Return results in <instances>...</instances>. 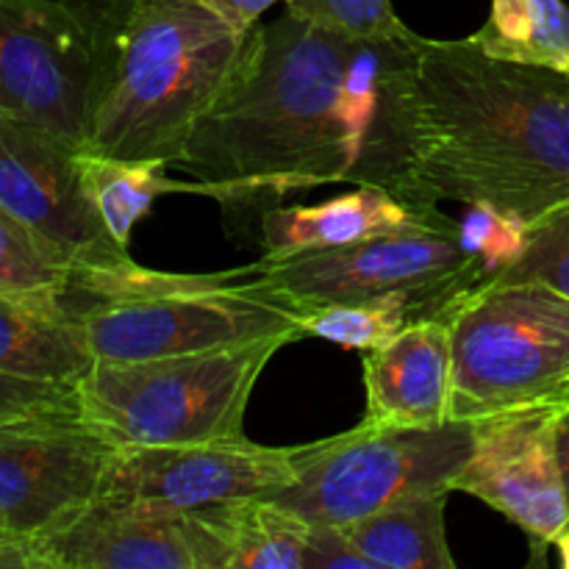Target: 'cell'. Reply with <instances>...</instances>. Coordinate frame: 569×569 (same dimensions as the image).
Segmentation results:
<instances>
[{"mask_svg":"<svg viewBox=\"0 0 569 569\" xmlns=\"http://www.w3.org/2000/svg\"><path fill=\"white\" fill-rule=\"evenodd\" d=\"M553 548L559 550V561H561V567L569 569V528H565V531L559 533V539H556Z\"/></svg>","mask_w":569,"mask_h":569,"instance_id":"1f68e13d","label":"cell"},{"mask_svg":"<svg viewBox=\"0 0 569 569\" xmlns=\"http://www.w3.org/2000/svg\"><path fill=\"white\" fill-rule=\"evenodd\" d=\"M415 161L403 198L489 203L537 226L569 203V76L417 33Z\"/></svg>","mask_w":569,"mask_h":569,"instance_id":"7a4b0ae2","label":"cell"},{"mask_svg":"<svg viewBox=\"0 0 569 569\" xmlns=\"http://www.w3.org/2000/svg\"><path fill=\"white\" fill-rule=\"evenodd\" d=\"M248 33L200 0H94V83L83 150L176 164L242 59Z\"/></svg>","mask_w":569,"mask_h":569,"instance_id":"3957f363","label":"cell"},{"mask_svg":"<svg viewBox=\"0 0 569 569\" xmlns=\"http://www.w3.org/2000/svg\"><path fill=\"white\" fill-rule=\"evenodd\" d=\"M470 39L492 59L548 67L569 76V6L565 0H492L487 22Z\"/></svg>","mask_w":569,"mask_h":569,"instance_id":"44dd1931","label":"cell"},{"mask_svg":"<svg viewBox=\"0 0 569 569\" xmlns=\"http://www.w3.org/2000/svg\"><path fill=\"white\" fill-rule=\"evenodd\" d=\"M472 450V422L353 431L300 445L295 481L272 495L311 526L348 528L406 498L450 489Z\"/></svg>","mask_w":569,"mask_h":569,"instance_id":"52a82bcc","label":"cell"},{"mask_svg":"<svg viewBox=\"0 0 569 569\" xmlns=\"http://www.w3.org/2000/svg\"><path fill=\"white\" fill-rule=\"evenodd\" d=\"M456 239L476 267L478 287L509 270L528 248L531 222L489 203H467L456 217Z\"/></svg>","mask_w":569,"mask_h":569,"instance_id":"603a6c76","label":"cell"},{"mask_svg":"<svg viewBox=\"0 0 569 569\" xmlns=\"http://www.w3.org/2000/svg\"><path fill=\"white\" fill-rule=\"evenodd\" d=\"M495 281H539L569 298V203L531 226L526 253Z\"/></svg>","mask_w":569,"mask_h":569,"instance_id":"484cf974","label":"cell"},{"mask_svg":"<svg viewBox=\"0 0 569 569\" xmlns=\"http://www.w3.org/2000/svg\"><path fill=\"white\" fill-rule=\"evenodd\" d=\"M206 9L214 11L222 22L239 33H250L259 26V17L276 3H289V0H200Z\"/></svg>","mask_w":569,"mask_h":569,"instance_id":"f1b7e54d","label":"cell"},{"mask_svg":"<svg viewBox=\"0 0 569 569\" xmlns=\"http://www.w3.org/2000/svg\"><path fill=\"white\" fill-rule=\"evenodd\" d=\"M64 264L42 239L28 231L9 209L0 206V289L22 295H61L72 281Z\"/></svg>","mask_w":569,"mask_h":569,"instance_id":"cb8c5ba5","label":"cell"},{"mask_svg":"<svg viewBox=\"0 0 569 569\" xmlns=\"http://www.w3.org/2000/svg\"><path fill=\"white\" fill-rule=\"evenodd\" d=\"M94 0H0V111L87 144Z\"/></svg>","mask_w":569,"mask_h":569,"instance_id":"9c48e42d","label":"cell"},{"mask_svg":"<svg viewBox=\"0 0 569 569\" xmlns=\"http://www.w3.org/2000/svg\"><path fill=\"white\" fill-rule=\"evenodd\" d=\"M300 445L267 448L248 437L167 448H114L100 498L170 511H200L272 498L295 481Z\"/></svg>","mask_w":569,"mask_h":569,"instance_id":"4fadbf2b","label":"cell"},{"mask_svg":"<svg viewBox=\"0 0 569 569\" xmlns=\"http://www.w3.org/2000/svg\"><path fill=\"white\" fill-rule=\"evenodd\" d=\"M83 181L87 192L103 220L106 231L117 244L128 248L137 222L153 209L164 194H203L211 198V187L200 181H176L167 176L170 164L164 161H131L109 159L81 150Z\"/></svg>","mask_w":569,"mask_h":569,"instance_id":"ffe728a7","label":"cell"},{"mask_svg":"<svg viewBox=\"0 0 569 569\" xmlns=\"http://www.w3.org/2000/svg\"><path fill=\"white\" fill-rule=\"evenodd\" d=\"M448 495H415L345 531L378 569H456L445 537Z\"/></svg>","mask_w":569,"mask_h":569,"instance_id":"d6986e66","label":"cell"},{"mask_svg":"<svg viewBox=\"0 0 569 569\" xmlns=\"http://www.w3.org/2000/svg\"><path fill=\"white\" fill-rule=\"evenodd\" d=\"M289 339L144 361H92L78 409L114 448H167L244 437L256 381Z\"/></svg>","mask_w":569,"mask_h":569,"instance_id":"5b68a950","label":"cell"},{"mask_svg":"<svg viewBox=\"0 0 569 569\" xmlns=\"http://www.w3.org/2000/svg\"><path fill=\"white\" fill-rule=\"evenodd\" d=\"M61 306L94 361H144L303 337L306 311L267 287L259 264L211 276L128 261L72 272Z\"/></svg>","mask_w":569,"mask_h":569,"instance_id":"277c9868","label":"cell"},{"mask_svg":"<svg viewBox=\"0 0 569 569\" xmlns=\"http://www.w3.org/2000/svg\"><path fill=\"white\" fill-rule=\"evenodd\" d=\"M367 415L361 422L389 428H433L450 420L453 342L442 311L417 317L365 359Z\"/></svg>","mask_w":569,"mask_h":569,"instance_id":"9a60e30c","label":"cell"},{"mask_svg":"<svg viewBox=\"0 0 569 569\" xmlns=\"http://www.w3.org/2000/svg\"><path fill=\"white\" fill-rule=\"evenodd\" d=\"M0 569H31V550L26 537L0 531Z\"/></svg>","mask_w":569,"mask_h":569,"instance_id":"f546056e","label":"cell"},{"mask_svg":"<svg viewBox=\"0 0 569 569\" xmlns=\"http://www.w3.org/2000/svg\"><path fill=\"white\" fill-rule=\"evenodd\" d=\"M453 342L450 420L476 422L569 395V298L539 281H489L442 309Z\"/></svg>","mask_w":569,"mask_h":569,"instance_id":"8992f818","label":"cell"},{"mask_svg":"<svg viewBox=\"0 0 569 569\" xmlns=\"http://www.w3.org/2000/svg\"><path fill=\"white\" fill-rule=\"evenodd\" d=\"M556 448H559V465H561V476H565V489L569 500V398L565 409H561L559 428H556Z\"/></svg>","mask_w":569,"mask_h":569,"instance_id":"4dcf8cb0","label":"cell"},{"mask_svg":"<svg viewBox=\"0 0 569 569\" xmlns=\"http://www.w3.org/2000/svg\"><path fill=\"white\" fill-rule=\"evenodd\" d=\"M92 361L61 306V295L0 289V370L78 383Z\"/></svg>","mask_w":569,"mask_h":569,"instance_id":"ac0fdd59","label":"cell"},{"mask_svg":"<svg viewBox=\"0 0 569 569\" xmlns=\"http://www.w3.org/2000/svg\"><path fill=\"white\" fill-rule=\"evenodd\" d=\"M417 317H428L426 309L417 300L400 298V295L353 300V303H328L306 311L303 337L326 339L345 350L367 353L389 342Z\"/></svg>","mask_w":569,"mask_h":569,"instance_id":"7402d4cb","label":"cell"},{"mask_svg":"<svg viewBox=\"0 0 569 569\" xmlns=\"http://www.w3.org/2000/svg\"><path fill=\"white\" fill-rule=\"evenodd\" d=\"M259 276L303 311L400 295L417 300L426 315H437L450 300L478 287L476 267L456 239V226L392 233L342 248L264 256Z\"/></svg>","mask_w":569,"mask_h":569,"instance_id":"ba28073f","label":"cell"},{"mask_svg":"<svg viewBox=\"0 0 569 569\" xmlns=\"http://www.w3.org/2000/svg\"><path fill=\"white\" fill-rule=\"evenodd\" d=\"M0 206L76 272L131 261L89 198L81 148L11 111H0Z\"/></svg>","mask_w":569,"mask_h":569,"instance_id":"30bf717a","label":"cell"},{"mask_svg":"<svg viewBox=\"0 0 569 569\" xmlns=\"http://www.w3.org/2000/svg\"><path fill=\"white\" fill-rule=\"evenodd\" d=\"M33 569H211L189 511L94 498L31 537Z\"/></svg>","mask_w":569,"mask_h":569,"instance_id":"5bb4252c","label":"cell"},{"mask_svg":"<svg viewBox=\"0 0 569 569\" xmlns=\"http://www.w3.org/2000/svg\"><path fill=\"white\" fill-rule=\"evenodd\" d=\"M78 389L76 383L48 381V378L17 376L0 370V426L26 417L44 415V411H76ZM81 411V409H78Z\"/></svg>","mask_w":569,"mask_h":569,"instance_id":"4316f807","label":"cell"},{"mask_svg":"<svg viewBox=\"0 0 569 569\" xmlns=\"http://www.w3.org/2000/svg\"><path fill=\"white\" fill-rule=\"evenodd\" d=\"M209 545L211 569H303L309 528L272 498H244L189 511Z\"/></svg>","mask_w":569,"mask_h":569,"instance_id":"e0dca14e","label":"cell"},{"mask_svg":"<svg viewBox=\"0 0 569 569\" xmlns=\"http://www.w3.org/2000/svg\"><path fill=\"white\" fill-rule=\"evenodd\" d=\"M417 33L356 39L283 14L248 33L178 170L226 209H270L326 183L403 194L415 161Z\"/></svg>","mask_w":569,"mask_h":569,"instance_id":"6da1fadb","label":"cell"},{"mask_svg":"<svg viewBox=\"0 0 569 569\" xmlns=\"http://www.w3.org/2000/svg\"><path fill=\"white\" fill-rule=\"evenodd\" d=\"M456 217L422 200L403 198L383 187H353L317 206H270L261 211L264 256H292L303 250L342 248L365 239L409 231L453 228Z\"/></svg>","mask_w":569,"mask_h":569,"instance_id":"2e32d148","label":"cell"},{"mask_svg":"<svg viewBox=\"0 0 569 569\" xmlns=\"http://www.w3.org/2000/svg\"><path fill=\"white\" fill-rule=\"evenodd\" d=\"M287 11L356 39H406L415 33L389 0H289Z\"/></svg>","mask_w":569,"mask_h":569,"instance_id":"d4e9b609","label":"cell"},{"mask_svg":"<svg viewBox=\"0 0 569 569\" xmlns=\"http://www.w3.org/2000/svg\"><path fill=\"white\" fill-rule=\"evenodd\" d=\"M111 453L78 409L0 426V531L31 539L100 498Z\"/></svg>","mask_w":569,"mask_h":569,"instance_id":"7c38bea8","label":"cell"},{"mask_svg":"<svg viewBox=\"0 0 569 569\" xmlns=\"http://www.w3.org/2000/svg\"><path fill=\"white\" fill-rule=\"evenodd\" d=\"M303 569H378L339 526H311Z\"/></svg>","mask_w":569,"mask_h":569,"instance_id":"83f0119b","label":"cell"},{"mask_svg":"<svg viewBox=\"0 0 569 569\" xmlns=\"http://www.w3.org/2000/svg\"><path fill=\"white\" fill-rule=\"evenodd\" d=\"M569 395L472 422V450L453 492L472 495L528 537L537 565L569 528V500L556 428Z\"/></svg>","mask_w":569,"mask_h":569,"instance_id":"8fae6325","label":"cell"}]
</instances>
